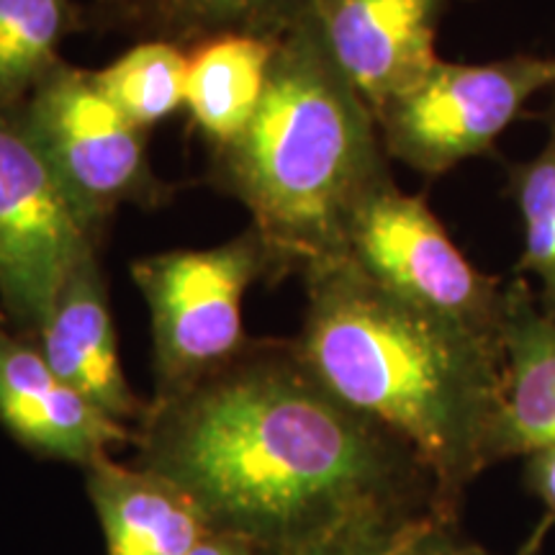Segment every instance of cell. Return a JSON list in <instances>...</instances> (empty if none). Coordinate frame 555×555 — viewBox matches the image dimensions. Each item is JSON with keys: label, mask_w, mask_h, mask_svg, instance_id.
Segmentation results:
<instances>
[{"label": "cell", "mask_w": 555, "mask_h": 555, "mask_svg": "<svg viewBox=\"0 0 555 555\" xmlns=\"http://www.w3.org/2000/svg\"><path fill=\"white\" fill-rule=\"evenodd\" d=\"M134 448L137 466L185 491L214 530L273 555L453 506L422 457L324 386L294 339H249L211 376L150 399Z\"/></svg>", "instance_id": "obj_1"}, {"label": "cell", "mask_w": 555, "mask_h": 555, "mask_svg": "<svg viewBox=\"0 0 555 555\" xmlns=\"http://www.w3.org/2000/svg\"><path fill=\"white\" fill-rule=\"evenodd\" d=\"M307 311L294 343L339 399L401 437L463 506L483 470L504 391V339L401 301L356 262L307 270Z\"/></svg>", "instance_id": "obj_2"}, {"label": "cell", "mask_w": 555, "mask_h": 555, "mask_svg": "<svg viewBox=\"0 0 555 555\" xmlns=\"http://www.w3.org/2000/svg\"><path fill=\"white\" fill-rule=\"evenodd\" d=\"M386 178L376 116L304 11L275 37L253 121L211 150L214 185L247 208L283 281L345 258L352 217Z\"/></svg>", "instance_id": "obj_3"}, {"label": "cell", "mask_w": 555, "mask_h": 555, "mask_svg": "<svg viewBox=\"0 0 555 555\" xmlns=\"http://www.w3.org/2000/svg\"><path fill=\"white\" fill-rule=\"evenodd\" d=\"M147 301L155 350L152 399L176 397L245 350L242 301L258 281H278L258 229L208 249H172L131 262Z\"/></svg>", "instance_id": "obj_4"}, {"label": "cell", "mask_w": 555, "mask_h": 555, "mask_svg": "<svg viewBox=\"0 0 555 555\" xmlns=\"http://www.w3.org/2000/svg\"><path fill=\"white\" fill-rule=\"evenodd\" d=\"M103 234L73 204L26 129L21 106L0 108V317L37 339L75 268Z\"/></svg>", "instance_id": "obj_5"}, {"label": "cell", "mask_w": 555, "mask_h": 555, "mask_svg": "<svg viewBox=\"0 0 555 555\" xmlns=\"http://www.w3.org/2000/svg\"><path fill=\"white\" fill-rule=\"evenodd\" d=\"M26 129L88 224L103 229L124 204L157 208L172 189L152 170L147 131L95 88L93 73L60 62L21 103Z\"/></svg>", "instance_id": "obj_6"}, {"label": "cell", "mask_w": 555, "mask_h": 555, "mask_svg": "<svg viewBox=\"0 0 555 555\" xmlns=\"http://www.w3.org/2000/svg\"><path fill=\"white\" fill-rule=\"evenodd\" d=\"M555 90V54H517L486 65L437 60L425 78L376 114L388 157L422 176H442L481 155L522 114Z\"/></svg>", "instance_id": "obj_7"}, {"label": "cell", "mask_w": 555, "mask_h": 555, "mask_svg": "<svg viewBox=\"0 0 555 555\" xmlns=\"http://www.w3.org/2000/svg\"><path fill=\"white\" fill-rule=\"evenodd\" d=\"M345 258L401 301L504 339L506 286L470 266L425 201L386 178L347 229Z\"/></svg>", "instance_id": "obj_8"}, {"label": "cell", "mask_w": 555, "mask_h": 555, "mask_svg": "<svg viewBox=\"0 0 555 555\" xmlns=\"http://www.w3.org/2000/svg\"><path fill=\"white\" fill-rule=\"evenodd\" d=\"M448 0H309L307 16L345 80L376 116L435 65Z\"/></svg>", "instance_id": "obj_9"}, {"label": "cell", "mask_w": 555, "mask_h": 555, "mask_svg": "<svg viewBox=\"0 0 555 555\" xmlns=\"http://www.w3.org/2000/svg\"><path fill=\"white\" fill-rule=\"evenodd\" d=\"M0 425L29 453L82 470L134 446L137 435L62 380L31 339L5 327H0Z\"/></svg>", "instance_id": "obj_10"}, {"label": "cell", "mask_w": 555, "mask_h": 555, "mask_svg": "<svg viewBox=\"0 0 555 555\" xmlns=\"http://www.w3.org/2000/svg\"><path fill=\"white\" fill-rule=\"evenodd\" d=\"M34 345L75 391L108 416L137 429L147 412V401L131 391L124 376L99 253L88 255L69 273Z\"/></svg>", "instance_id": "obj_11"}, {"label": "cell", "mask_w": 555, "mask_h": 555, "mask_svg": "<svg viewBox=\"0 0 555 555\" xmlns=\"http://www.w3.org/2000/svg\"><path fill=\"white\" fill-rule=\"evenodd\" d=\"M555 448V319L540 309L535 288L506 283L504 391L491 461Z\"/></svg>", "instance_id": "obj_12"}, {"label": "cell", "mask_w": 555, "mask_h": 555, "mask_svg": "<svg viewBox=\"0 0 555 555\" xmlns=\"http://www.w3.org/2000/svg\"><path fill=\"white\" fill-rule=\"evenodd\" d=\"M86 489L108 555H189L214 530L176 483L114 455L86 468Z\"/></svg>", "instance_id": "obj_13"}, {"label": "cell", "mask_w": 555, "mask_h": 555, "mask_svg": "<svg viewBox=\"0 0 555 555\" xmlns=\"http://www.w3.org/2000/svg\"><path fill=\"white\" fill-rule=\"evenodd\" d=\"M273 52L275 37L255 34H221L189 50L185 108L211 150L237 139L253 121Z\"/></svg>", "instance_id": "obj_14"}, {"label": "cell", "mask_w": 555, "mask_h": 555, "mask_svg": "<svg viewBox=\"0 0 555 555\" xmlns=\"http://www.w3.org/2000/svg\"><path fill=\"white\" fill-rule=\"evenodd\" d=\"M75 24V0H0V108L21 106L60 65Z\"/></svg>", "instance_id": "obj_15"}, {"label": "cell", "mask_w": 555, "mask_h": 555, "mask_svg": "<svg viewBox=\"0 0 555 555\" xmlns=\"http://www.w3.org/2000/svg\"><path fill=\"white\" fill-rule=\"evenodd\" d=\"M185 78L189 52L165 39L142 41L93 73L95 88L144 131L185 106Z\"/></svg>", "instance_id": "obj_16"}, {"label": "cell", "mask_w": 555, "mask_h": 555, "mask_svg": "<svg viewBox=\"0 0 555 555\" xmlns=\"http://www.w3.org/2000/svg\"><path fill=\"white\" fill-rule=\"evenodd\" d=\"M309 0H147L137 18L155 39L191 47L221 34L278 37L307 11Z\"/></svg>", "instance_id": "obj_17"}, {"label": "cell", "mask_w": 555, "mask_h": 555, "mask_svg": "<svg viewBox=\"0 0 555 555\" xmlns=\"http://www.w3.org/2000/svg\"><path fill=\"white\" fill-rule=\"evenodd\" d=\"M512 185L522 221L519 273L535 278L540 309L555 319V111L543 150L519 165Z\"/></svg>", "instance_id": "obj_18"}, {"label": "cell", "mask_w": 555, "mask_h": 555, "mask_svg": "<svg viewBox=\"0 0 555 555\" xmlns=\"http://www.w3.org/2000/svg\"><path fill=\"white\" fill-rule=\"evenodd\" d=\"M474 543L461 525V509L433 506L416 515L343 532L298 555H457Z\"/></svg>", "instance_id": "obj_19"}, {"label": "cell", "mask_w": 555, "mask_h": 555, "mask_svg": "<svg viewBox=\"0 0 555 555\" xmlns=\"http://www.w3.org/2000/svg\"><path fill=\"white\" fill-rule=\"evenodd\" d=\"M522 481L530 496H535L547 515H555V448L522 457Z\"/></svg>", "instance_id": "obj_20"}, {"label": "cell", "mask_w": 555, "mask_h": 555, "mask_svg": "<svg viewBox=\"0 0 555 555\" xmlns=\"http://www.w3.org/2000/svg\"><path fill=\"white\" fill-rule=\"evenodd\" d=\"M555 530V515H545L538 519L535 525L530 527V532L519 540V545L515 547V551H506V553H491L486 551V547H481L478 543L468 545L466 551H461L457 555H545V547H547V540H551Z\"/></svg>", "instance_id": "obj_21"}, {"label": "cell", "mask_w": 555, "mask_h": 555, "mask_svg": "<svg viewBox=\"0 0 555 555\" xmlns=\"http://www.w3.org/2000/svg\"><path fill=\"white\" fill-rule=\"evenodd\" d=\"M189 555H273L266 547L255 545L253 540H245L232 532L211 530Z\"/></svg>", "instance_id": "obj_22"}, {"label": "cell", "mask_w": 555, "mask_h": 555, "mask_svg": "<svg viewBox=\"0 0 555 555\" xmlns=\"http://www.w3.org/2000/svg\"><path fill=\"white\" fill-rule=\"evenodd\" d=\"M101 9L106 13H114V16H129L137 18V13L142 11V5L147 0H99Z\"/></svg>", "instance_id": "obj_23"}, {"label": "cell", "mask_w": 555, "mask_h": 555, "mask_svg": "<svg viewBox=\"0 0 555 555\" xmlns=\"http://www.w3.org/2000/svg\"><path fill=\"white\" fill-rule=\"evenodd\" d=\"M0 319H3V317H0Z\"/></svg>", "instance_id": "obj_24"}]
</instances>
